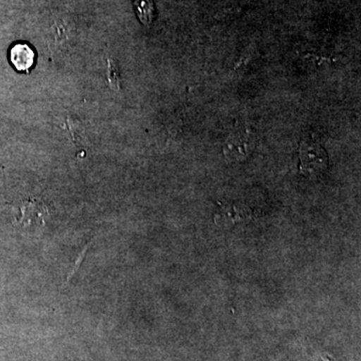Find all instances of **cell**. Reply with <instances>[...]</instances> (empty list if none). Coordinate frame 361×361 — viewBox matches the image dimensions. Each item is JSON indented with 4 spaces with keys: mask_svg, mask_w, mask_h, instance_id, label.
Listing matches in <instances>:
<instances>
[{
    "mask_svg": "<svg viewBox=\"0 0 361 361\" xmlns=\"http://www.w3.org/2000/svg\"><path fill=\"white\" fill-rule=\"evenodd\" d=\"M255 147L253 135L247 134L233 135L224 147L225 155L231 160L246 158Z\"/></svg>",
    "mask_w": 361,
    "mask_h": 361,
    "instance_id": "cell-3",
    "label": "cell"
},
{
    "mask_svg": "<svg viewBox=\"0 0 361 361\" xmlns=\"http://www.w3.org/2000/svg\"><path fill=\"white\" fill-rule=\"evenodd\" d=\"M90 244H92V242H89V243L85 244L84 248H82V250H80V253L78 254L77 257L75 259V262H73V268H71L70 273H68V276L66 278L65 286L66 285L70 283L71 278L75 276V274L77 273L78 268L80 267V264H82V261L85 260V254H87V249H89Z\"/></svg>",
    "mask_w": 361,
    "mask_h": 361,
    "instance_id": "cell-6",
    "label": "cell"
},
{
    "mask_svg": "<svg viewBox=\"0 0 361 361\" xmlns=\"http://www.w3.org/2000/svg\"><path fill=\"white\" fill-rule=\"evenodd\" d=\"M20 218L16 223L25 227L42 228L49 213L44 202L37 199H28L20 206Z\"/></svg>",
    "mask_w": 361,
    "mask_h": 361,
    "instance_id": "cell-2",
    "label": "cell"
},
{
    "mask_svg": "<svg viewBox=\"0 0 361 361\" xmlns=\"http://www.w3.org/2000/svg\"><path fill=\"white\" fill-rule=\"evenodd\" d=\"M301 171L303 174H318L327 167L325 149L317 142L304 141L300 145Z\"/></svg>",
    "mask_w": 361,
    "mask_h": 361,
    "instance_id": "cell-1",
    "label": "cell"
},
{
    "mask_svg": "<svg viewBox=\"0 0 361 361\" xmlns=\"http://www.w3.org/2000/svg\"><path fill=\"white\" fill-rule=\"evenodd\" d=\"M135 9L137 18L145 25H149L155 18V6L153 0H135Z\"/></svg>",
    "mask_w": 361,
    "mask_h": 361,
    "instance_id": "cell-5",
    "label": "cell"
},
{
    "mask_svg": "<svg viewBox=\"0 0 361 361\" xmlns=\"http://www.w3.org/2000/svg\"><path fill=\"white\" fill-rule=\"evenodd\" d=\"M108 78L109 84L114 90H120V73H118V68L115 63L111 61H109V68H108Z\"/></svg>",
    "mask_w": 361,
    "mask_h": 361,
    "instance_id": "cell-7",
    "label": "cell"
},
{
    "mask_svg": "<svg viewBox=\"0 0 361 361\" xmlns=\"http://www.w3.org/2000/svg\"><path fill=\"white\" fill-rule=\"evenodd\" d=\"M35 51L27 44H14L11 49V61L18 71H30L35 63Z\"/></svg>",
    "mask_w": 361,
    "mask_h": 361,
    "instance_id": "cell-4",
    "label": "cell"
}]
</instances>
